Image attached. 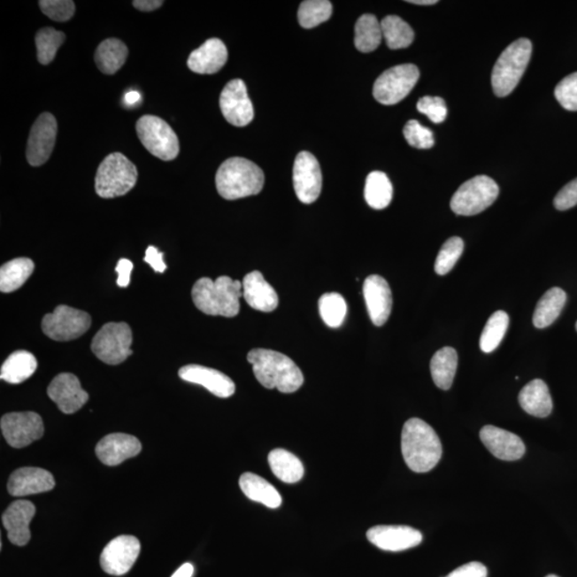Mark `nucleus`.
<instances>
[{
	"label": "nucleus",
	"instance_id": "1",
	"mask_svg": "<svg viewBox=\"0 0 577 577\" xmlns=\"http://www.w3.org/2000/svg\"><path fill=\"white\" fill-rule=\"evenodd\" d=\"M255 377L267 389L282 394L296 393L304 384V375L297 365L285 354L266 349H255L247 355Z\"/></svg>",
	"mask_w": 577,
	"mask_h": 577
},
{
	"label": "nucleus",
	"instance_id": "2",
	"mask_svg": "<svg viewBox=\"0 0 577 577\" xmlns=\"http://www.w3.org/2000/svg\"><path fill=\"white\" fill-rule=\"evenodd\" d=\"M401 450L406 465L415 473L433 470L440 462L442 447L439 435L419 419L405 422L401 435Z\"/></svg>",
	"mask_w": 577,
	"mask_h": 577
},
{
	"label": "nucleus",
	"instance_id": "3",
	"mask_svg": "<svg viewBox=\"0 0 577 577\" xmlns=\"http://www.w3.org/2000/svg\"><path fill=\"white\" fill-rule=\"evenodd\" d=\"M243 296V286L239 281L228 276L218 280L200 278L196 281L192 298L195 306L209 316L234 318L240 312V298Z\"/></svg>",
	"mask_w": 577,
	"mask_h": 577
},
{
	"label": "nucleus",
	"instance_id": "4",
	"mask_svg": "<svg viewBox=\"0 0 577 577\" xmlns=\"http://www.w3.org/2000/svg\"><path fill=\"white\" fill-rule=\"evenodd\" d=\"M215 181L221 197L236 200L259 194L264 188L265 173L250 159L231 158L220 165Z\"/></svg>",
	"mask_w": 577,
	"mask_h": 577
},
{
	"label": "nucleus",
	"instance_id": "5",
	"mask_svg": "<svg viewBox=\"0 0 577 577\" xmlns=\"http://www.w3.org/2000/svg\"><path fill=\"white\" fill-rule=\"evenodd\" d=\"M532 51V42L525 38L514 41L503 51L492 72L494 94L499 97L512 94L527 71Z\"/></svg>",
	"mask_w": 577,
	"mask_h": 577
},
{
	"label": "nucleus",
	"instance_id": "6",
	"mask_svg": "<svg viewBox=\"0 0 577 577\" xmlns=\"http://www.w3.org/2000/svg\"><path fill=\"white\" fill-rule=\"evenodd\" d=\"M138 173L135 165L122 153L115 152L103 159L96 176V194L111 199L125 196L135 187Z\"/></svg>",
	"mask_w": 577,
	"mask_h": 577
},
{
	"label": "nucleus",
	"instance_id": "7",
	"mask_svg": "<svg viewBox=\"0 0 577 577\" xmlns=\"http://www.w3.org/2000/svg\"><path fill=\"white\" fill-rule=\"evenodd\" d=\"M136 132L139 141L152 156L166 162L179 156L177 134L161 118L151 115L142 117L136 123Z\"/></svg>",
	"mask_w": 577,
	"mask_h": 577
},
{
	"label": "nucleus",
	"instance_id": "8",
	"mask_svg": "<svg viewBox=\"0 0 577 577\" xmlns=\"http://www.w3.org/2000/svg\"><path fill=\"white\" fill-rule=\"evenodd\" d=\"M498 194V185L493 179L477 176L458 188L452 196L450 208L458 215H476L496 203Z\"/></svg>",
	"mask_w": 577,
	"mask_h": 577
},
{
	"label": "nucleus",
	"instance_id": "9",
	"mask_svg": "<svg viewBox=\"0 0 577 577\" xmlns=\"http://www.w3.org/2000/svg\"><path fill=\"white\" fill-rule=\"evenodd\" d=\"M132 329L125 322L105 324L92 339L91 350L107 365H119L133 354Z\"/></svg>",
	"mask_w": 577,
	"mask_h": 577
},
{
	"label": "nucleus",
	"instance_id": "10",
	"mask_svg": "<svg viewBox=\"0 0 577 577\" xmlns=\"http://www.w3.org/2000/svg\"><path fill=\"white\" fill-rule=\"evenodd\" d=\"M419 76V70L415 65H396L385 71L375 81L373 96L381 104L395 105L410 95Z\"/></svg>",
	"mask_w": 577,
	"mask_h": 577
},
{
	"label": "nucleus",
	"instance_id": "11",
	"mask_svg": "<svg viewBox=\"0 0 577 577\" xmlns=\"http://www.w3.org/2000/svg\"><path fill=\"white\" fill-rule=\"evenodd\" d=\"M91 327V317L86 312L60 305L42 320V331L55 342H71L80 338Z\"/></svg>",
	"mask_w": 577,
	"mask_h": 577
},
{
	"label": "nucleus",
	"instance_id": "12",
	"mask_svg": "<svg viewBox=\"0 0 577 577\" xmlns=\"http://www.w3.org/2000/svg\"><path fill=\"white\" fill-rule=\"evenodd\" d=\"M0 427L4 439L13 448H24L43 436L44 425L34 412H20L3 416Z\"/></svg>",
	"mask_w": 577,
	"mask_h": 577
},
{
	"label": "nucleus",
	"instance_id": "13",
	"mask_svg": "<svg viewBox=\"0 0 577 577\" xmlns=\"http://www.w3.org/2000/svg\"><path fill=\"white\" fill-rule=\"evenodd\" d=\"M220 111L225 119L235 127H246L254 120V106L247 94L245 82L233 80L225 86L219 97Z\"/></svg>",
	"mask_w": 577,
	"mask_h": 577
},
{
	"label": "nucleus",
	"instance_id": "14",
	"mask_svg": "<svg viewBox=\"0 0 577 577\" xmlns=\"http://www.w3.org/2000/svg\"><path fill=\"white\" fill-rule=\"evenodd\" d=\"M320 164L312 153H298L293 167V185L301 203L311 204L319 198L322 190Z\"/></svg>",
	"mask_w": 577,
	"mask_h": 577
},
{
	"label": "nucleus",
	"instance_id": "15",
	"mask_svg": "<svg viewBox=\"0 0 577 577\" xmlns=\"http://www.w3.org/2000/svg\"><path fill=\"white\" fill-rule=\"evenodd\" d=\"M141 553V542L133 535H120L111 541L103 550L101 566L111 575H125L136 563Z\"/></svg>",
	"mask_w": 577,
	"mask_h": 577
},
{
	"label": "nucleus",
	"instance_id": "16",
	"mask_svg": "<svg viewBox=\"0 0 577 577\" xmlns=\"http://www.w3.org/2000/svg\"><path fill=\"white\" fill-rule=\"evenodd\" d=\"M57 137V121L50 112L38 117L30 131L26 157L32 166L39 167L49 161Z\"/></svg>",
	"mask_w": 577,
	"mask_h": 577
},
{
	"label": "nucleus",
	"instance_id": "17",
	"mask_svg": "<svg viewBox=\"0 0 577 577\" xmlns=\"http://www.w3.org/2000/svg\"><path fill=\"white\" fill-rule=\"evenodd\" d=\"M367 538L380 550L402 552L419 545L422 535L419 530L404 525H379L368 530Z\"/></svg>",
	"mask_w": 577,
	"mask_h": 577
},
{
	"label": "nucleus",
	"instance_id": "18",
	"mask_svg": "<svg viewBox=\"0 0 577 577\" xmlns=\"http://www.w3.org/2000/svg\"><path fill=\"white\" fill-rule=\"evenodd\" d=\"M48 395L65 414H73L89 400V395L81 389L80 380L72 373H60L51 381Z\"/></svg>",
	"mask_w": 577,
	"mask_h": 577
},
{
	"label": "nucleus",
	"instance_id": "19",
	"mask_svg": "<svg viewBox=\"0 0 577 577\" xmlns=\"http://www.w3.org/2000/svg\"><path fill=\"white\" fill-rule=\"evenodd\" d=\"M364 297L371 321L375 327H382L388 322L393 309L389 282L379 275H371L364 282Z\"/></svg>",
	"mask_w": 577,
	"mask_h": 577
},
{
	"label": "nucleus",
	"instance_id": "20",
	"mask_svg": "<svg viewBox=\"0 0 577 577\" xmlns=\"http://www.w3.org/2000/svg\"><path fill=\"white\" fill-rule=\"evenodd\" d=\"M483 445L494 457L504 461H517L527 451L524 442L512 432L494 426H484L481 430Z\"/></svg>",
	"mask_w": 577,
	"mask_h": 577
},
{
	"label": "nucleus",
	"instance_id": "21",
	"mask_svg": "<svg viewBox=\"0 0 577 577\" xmlns=\"http://www.w3.org/2000/svg\"><path fill=\"white\" fill-rule=\"evenodd\" d=\"M141 442L137 437L125 433H112L106 435L96 445V457L103 465L116 466L138 455L142 451Z\"/></svg>",
	"mask_w": 577,
	"mask_h": 577
},
{
	"label": "nucleus",
	"instance_id": "22",
	"mask_svg": "<svg viewBox=\"0 0 577 577\" xmlns=\"http://www.w3.org/2000/svg\"><path fill=\"white\" fill-rule=\"evenodd\" d=\"M179 377L188 383L198 384L219 398H229L235 393L234 381L219 370L200 365H184L179 370Z\"/></svg>",
	"mask_w": 577,
	"mask_h": 577
},
{
	"label": "nucleus",
	"instance_id": "23",
	"mask_svg": "<svg viewBox=\"0 0 577 577\" xmlns=\"http://www.w3.org/2000/svg\"><path fill=\"white\" fill-rule=\"evenodd\" d=\"M55 487L53 475L43 468L23 467L15 471L8 481L10 496L22 497L49 492Z\"/></svg>",
	"mask_w": 577,
	"mask_h": 577
},
{
	"label": "nucleus",
	"instance_id": "24",
	"mask_svg": "<svg viewBox=\"0 0 577 577\" xmlns=\"http://www.w3.org/2000/svg\"><path fill=\"white\" fill-rule=\"evenodd\" d=\"M35 514V507L28 501H17L10 504L3 514V525L7 529L10 542L24 546L29 542L32 533L29 525Z\"/></svg>",
	"mask_w": 577,
	"mask_h": 577
},
{
	"label": "nucleus",
	"instance_id": "25",
	"mask_svg": "<svg viewBox=\"0 0 577 577\" xmlns=\"http://www.w3.org/2000/svg\"><path fill=\"white\" fill-rule=\"evenodd\" d=\"M228 60V50L223 41L209 39L189 55L188 65L197 74H215Z\"/></svg>",
	"mask_w": 577,
	"mask_h": 577
},
{
	"label": "nucleus",
	"instance_id": "26",
	"mask_svg": "<svg viewBox=\"0 0 577 577\" xmlns=\"http://www.w3.org/2000/svg\"><path fill=\"white\" fill-rule=\"evenodd\" d=\"M242 286H243V297L246 303L255 311L272 312L278 307L280 298L277 292L259 271L247 274L242 281Z\"/></svg>",
	"mask_w": 577,
	"mask_h": 577
},
{
	"label": "nucleus",
	"instance_id": "27",
	"mask_svg": "<svg viewBox=\"0 0 577 577\" xmlns=\"http://www.w3.org/2000/svg\"><path fill=\"white\" fill-rule=\"evenodd\" d=\"M519 402L527 414L544 419L553 411V400L548 385L542 380H534L519 391Z\"/></svg>",
	"mask_w": 577,
	"mask_h": 577
},
{
	"label": "nucleus",
	"instance_id": "28",
	"mask_svg": "<svg viewBox=\"0 0 577 577\" xmlns=\"http://www.w3.org/2000/svg\"><path fill=\"white\" fill-rule=\"evenodd\" d=\"M239 484L242 492L250 501L265 504L271 509L281 507L282 499L280 492L265 478L256 473H245L241 476Z\"/></svg>",
	"mask_w": 577,
	"mask_h": 577
},
{
	"label": "nucleus",
	"instance_id": "29",
	"mask_svg": "<svg viewBox=\"0 0 577 577\" xmlns=\"http://www.w3.org/2000/svg\"><path fill=\"white\" fill-rule=\"evenodd\" d=\"M566 295L563 288L555 287L544 293L535 309L533 322L537 328L552 326L565 305Z\"/></svg>",
	"mask_w": 577,
	"mask_h": 577
},
{
	"label": "nucleus",
	"instance_id": "30",
	"mask_svg": "<svg viewBox=\"0 0 577 577\" xmlns=\"http://www.w3.org/2000/svg\"><path fill=\"white\" fill-rule=\"evenodd\" d=\"M38 362L34 354L17 351L4 360L0 370V378L10 384H19L28 380L37 370Z\"/></svg>",
	"mask_w": 577,
	"mask_h": 577
},
{
	"label": "nucleus",
	"instance_id": "31",
	"mask_svg": "<svg viewBox=\"0 0 577 577\" xmlns=\"http://www.w3.org/2000/svg\"><path fill=\"white\" fill-rule=\"evenodd\" d=\"M128 55L127 45L119 39H107L97 46L95 60L102 73L112 75L126 64Z\"/></svg>",
	"mask_w": 577,
	"mask_h": 577
},
{
	"label": "nucleus",
	"instance_id": "32",
	"mask_svg": "<svg viewBox=\"0 0 577 577\" xmlns=\"http://www.w3.org/2000/svg\"><path fill=\"white\" fill-rule=\"evenodd\" d=\"M458 368V353L450 347L442 348L431 359L430 369L433 382L437 388L448 390L451 388Z\"/></svg>",
	"mask_w": 577,
	"mask_h": 577
},
{
	"label": "nucleus",
	"instance_id": "33",
	"mask_svg": "<svg viewBox=\"0 0 577 577\" xmlns=\"http://www.w3.org/2000/svg\"><path fill=\"white\" fill-rule=\"evenodd\" d=\"M269 465L273 473L280 481L288 484L300 481L305 473L300 458L281 448L270 452Z\"/></svg>",
	"mask_w": 577,
	"mask_h": 577
},
{
	"label": "nucleus",
	"instance_id": "34",
	"mask_svg": "<svg viewBox=\"0 0 577 577\" xmlns=\"http://www.w3.org/2000/svg\"><path fill=\"white\" fill-rule=\"evenodd\" d=\"M34 270L35 264L28 258L7 262L0 269V290L4 293L17 291L32 276Z\"/></svg>",
	"mask_w": 577,
	"mask_h": 577
},
{
	"label": "nucleus",
	"instance_id": "35",
	"mask_svg": "<svg viewBox=\"0 0 577 577\" xmlns=\"http://www.w3.org/2000/svg\"><path fill=\"white\" fill-rule=\"evenodd\" d=\"M383 34L381 22L373 14H364L355 25V48L362 53L377 50L382 42Z\"/></svg>",
	"mask_w": 577,
	"mask_h": 577
},
{
	"label": "nucleus",
	"instance_id": "36",
	"mask_svg": "<svg viewBox=\"0 0 577 577\" xmlns=\"http://www.w3.org/2000/svg\"><path fill=\"white\" fill-rule=\"evenodd\" d=\"M393 184L382 172L369 173L365 185V199L371 208L383 210L388 208L393 199Z\"/></svg>",
	"mask_w": 577,
	"mask_h": 577
},
{
	"label": "nucleus",
	"instance_id": "37",
	"mask_svg": "<svg viewBox=\"0 0 577 577\" xmlns=\"http://www.w3.org/2000/svg\"><path fill=\"white\" fill-rule=\"evenodd\" d=\"M383 38L390 50L409 48L413 43L415 35L411 26L396 15H389L382 22Z\"/></svg>",
	"mask_w": 577,
	"mask_h": 577
},
{
	"label": "nucleus",
	"instance_id": "38",
	"mask_svg": "<svg viewBox=\"0 0 577 577\" xmlns=\"http://www.w3.org/2000/svg\"><path fill=\"white\" fill-rule=\"evenodd\" d=\"M509 327L507 312L498 311L489 317L481 336V349L484 353L496 351L502 343Z\"/></svg>",
	"mask_w": 577,
	"mask_h": 577
},
{
	"label": "nucleus",
	"instance_id": "39",
	"mask_svg": "<svg viewBox=\"0 0 577 577\" xmlns=\"http://www.w3.org/2000/svg\"><path fill=\"white\" fill-rule=\"evenodd\" d=\"M333 4L327 0H306L298 9V22L302 27L311 29L331 19Z\"/></svg>",
	"mask_w": 577,
	"mask_h": 577
},
{
	"label": "nucleus",
	"instance_id": "40",
	"mask_svg": "<svg viewBox=\"0 0 577 577\" xmlns=\"http://www.w3.org/2000/svg\"><path fill=\"white\" fill-rule=\"evenodd\" d=\"M319 312L327 327L338 328L342 326L347 317V302L339 293H327L319 300Z\"/></svg>",
	"mask_w": 577,
	"mask_h": 577
},
{
	"label": "nucleus",
	"instance_id": "41",
	"mask_svg": "<svg viewBox=\"0 0 577 577\" xmlns=\"http://www.w3.org/2000/svg\"><path fill=\"white\" fill-rule=\"evenodd\" d=\"M65 41V35L58 30L51 27L40 29L35 35L39 63L44 65L50 64Z\"/></svg>",
	"mask_w": 577,
	"mask_h": 577
},
{
	"label": "nucleus",
	"instance_id": "42",
	"mask_svg": "<svg viewBox=\"0 0 577 577\" xmlns=\"http://www.w3.org/2000/svg\"><path fill=\"white\" fill-rule=\"evenodd\" d=\"M465 250V242L458 236H452L447 240L437 255L435 270L436 274L446 275L460 259Z\"/></svg>",
	"mask_w": 577,
	"mask_h": 577
},
{
	"label": "nucleus",
	"instance_id": "43",
	"mask_svg": "<svg viewBox=\"0 0 577 577\" xmlns=\"http://www.w3.org/2000/svg\"><path fill=\"white\" fill-rule=\"evenodd\" d=\"M410 146L417 149H430L435 146V136L430 128L422 127L419 121L410 120L404 130Z\"/></svg>",
	"mask_w": 577,
	"mask_h": 577
},
{
	"label": "nucleus",
	"instance_id": "44",
	"mask_svg": "<svg viewBox=\"0 0 577 577\" xmlns=\"http://www.w3.org/2000/svg\"><path fill=\"white\" fill-rule=\"evenodd\" d=\"M555 96L565 110L577 112V72L565 77L556 86Z\"/></svg>",
	"mask_w": 577,
	"mask_h": 577
},
{
	"label": "nucleus",
	"instance_id": "45",
	"mask_svg": "<svg viewBox=\"0 0 577 577\" xmlns=\"http://www.w3.org/2000/svg\"><path fill=\"white\" fill-rule=\"evenodd\" d=\"M41 12L56 22H66L74 17L75 4L71 0H41Z\"/></svg>",
	"mask_w": 577,
	"mask_h": 577
},
{
	"label": "nucleus",
	"instance_id": "46",
	"mask_svg": "<svg viewBox=\"0 0 577 577\" xmlns=\"http://www.w3.org/2000/svg\"><path fill=\"white\" fill-rule=\"evenodd\" d=\"M417 111L424 113L433 123L440 125L447 117L446 103L439 96H424L417 103Z\"/></svg>",
	"mask_w": 577,
	"mask_h": 577
},
{
	"label": "nucleus",
	"instance_id": "47",
	"mask_svg": "<svg viewBox=\"0 0 577 577\" xmlns=\"http://www.w3.org/2000/svg\"><path fill=\"white\" fill-rule=\"evenodd\" d=\"M555 208L566 211L577 205V178L565 185L554 199Z\"/></svg>",
	"mask_w": 577,
	"mask_h": 577
},
{
	"label": "nucleus",
	"instance_id": "48",
	"mask_svg": "<svg viewBox=\"0 0 577 577\" xmlns=\"http://www.w3.org/2000/svg\"><path fill=\"white\" fill-rule=\"evenodd\" d=\"M487 566L477 561L468 563L460 566V568L452 571L446 577H487Z\"/></svg>",
	"mask_w": 577,
	"mask_h": 577
},
{
	"label": "nucleus",
	"instance_id": "49",
	"mask_svg": "<svg viewBox=\"0 0 577 577\" xmlns=\"http://www.w3.org/2000/svg\"><path fill=\"white\" fill-rule=\"evenodd\" d=\"M164 254L157 247L149 246L144 256V261L157 273H164L167 269L163 259Z\"/></svg>",
	"mask_w": 577,
	"mask_h": 577
},
{
	"label": "nucleus",
	"instance_id": "50",
	"mask_svg": "<svg viewBox=\"0 0 577 577\" xmlns=\"http://www.w3.org/2000/svg\"><path fill=\"white\" fill-rule=\"evenodd\" d=\"M133 262L128 259H120L116 266L118 273L117 285L120 288H127L130 285Z\"/></svg>",
	"mask_w": 577,
	"mask_h": 577
},
{
	"label": "nucleus",
	"instance_id": "51",
	"mask_svg": "<svg viewBox=\"0 0 577 577\" xmlns=\"http://www.w3.org/2000/svg\"><path fill=\"white\" fill-rule=\"evenodd\" d=\"M163 4L162 0H135V2H133V6L141 10V12H150L161 8Z\"/></svg>",
	"mask_w": 577,
	"mask_h": 577
},
{
	"label": "nucleus",
	"instance_id": "52",
	"mask_svg": "<svg viewBox=\"0 0 577 577\" xmlns=\"http://www.w3.org/2000/svg\"><path fill=\"white\" fill-rule=\"evenodd\" d=\"M194 574V565L192 564H184L174 572L172 577H192Z\"/></svg>",
	"mask_w": 577,
	"mask_h": 577
},
{
	"label": "nucleus",
	"instance_id": "53",
	"mask_svg": "<svg viewBox=\"0 0 577 577\" xmlns=\"http://www.w3.org/2000/svg\"><path fill=\"white\" fill-rule=\"evenodd\" d=\"M142 100V95L138 91H128L125 96V103L127 106H135Z\"/></svg>",
	"mask_w": 577,
	"mask_h": 577
},
{
	"label": "nucleus",
	"instance_id": "54",
	"mask_svg": "<svg viewBox=\"0 0 577 577\" xmlns=\"http://www.w3.org/2000/svg\"><path fill=\"white\" fill-rule=\"evenodd\" d=\"M410 4H420V6H432V4H436L437 0H409Z\"/></svg>",
	"mask_w": 577,
	"mask_h": 577
},
{
	"label": "nucleus",
	"instance_id": "55",
	"mask_svg": "<svg viewBox=\"0 0 577 577\" xmlns=\"http://www.w3.org/2000/svg\"><path fill=\"white\" fill-rule=\"evenodd\" d=\"M546 577H559V576H558V575H554V574H550V575H548V576H546Z\"/></svg>",
	"mask_w": 577,
	"mask_h": 577
},
{
	"label": "nucleus",
	"instance_id": "56",
	"mask_svg": "<svg viewBox=\"0 0 577 577\" xmlns=\"http://www.w3.org/2000/svg\"><path fill=\"white\" fill-rule=\"evenodd\" d=\"M575 328H576V331H577V322H576V326H575Z\"/></svg>",
	"mask_w": 577,
	"mask_h": 577
}]
</instances>
